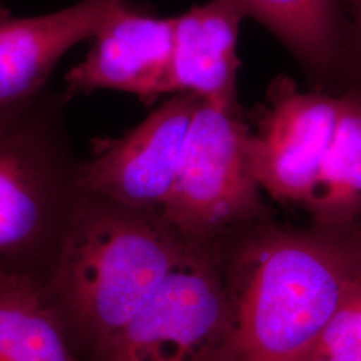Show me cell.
<instances>
[{
	"mask_svg": "<svg viewBox=\"0 0 361 361\" xmlns=\"http://www.w3.org/2000/svg\"><path fill=\"white\" fill-rule=\"evenodd\" d=\"M44 284L83 361H213L226 326L214 243L91 194Z\"/></svg>",
	"mask_w": 361,
	"mask_h": 361,
	"instance_id": "6da1fadb",
	"label": "cell"
},
{
	"mask_svg": "<svg viewBox=\"0 0 361 361\" xmlns=\"http://www.w3.org/2000/svg\"><path fill=\"white\" fill-rule=\"evenodd\" d=\"M90 50L65 75L66 101L97 90L129 92L147 106L169 94L173 18L119 0L91 37Z\"/></svg>",
	"mask_w": 361,
	"mask_h": 361,
	"instance_id": "52a82bcc",
	"label": "cell"
},
{
	"mask_svg": "<svg viewBox=\"0 0 361 361\" xmlns=\"http://www.w3.org/2000/svg\"><path fill=\"white\" fill-rule=\"evenodd\" d=\"M119 0H80L61 11L0 22V104L47 87L54 67L91 39Z\"/></svg>",
	"mask_w": 361,
	"mask_h": 361,
	"instance_id": "ba28073f",
	"label": "cell"
},
{
	"mask_svg": "<svg viewBox=\"0 0 361 361\" xmlns=\"http://www.w3.org/2000/svg\"><path fill=\"white\" fill-rule=\"evenodd\" d=\"M245 18L269 30L290 52L314 86L323 89L335 59L340 0H232Z\"/></svg>",
	"mask_w": 361,
	"mask_h": 361,
	"instance_id": "8fae6325",
	"label": "cell"
},
{
	"mask_svg": "<svg viewBox=\"0 0 361 361\" xmlns=\"http://www.w3.org/2000/svg\"><path fill=\"white\" fill-rule=\"evenodd\" d=\"M214 244L228 319L213 361H310L361 280L360 225L290 229L264 213Z\"/></svg>",
	"mask_w": 361,
	"mask_h": 361,
	"instance_id": "7a4b0ae2",
	"label": "cell"
},
{
	"mask_svg": "<svg viewBox=\"0 0 361 361\" xmlns=\"http://www.w3.org/2000/svg\"><path fill=\"white\" fill-rule=\"evenodd\" d=\"M249 123V157L262 192L325 228L360 225L361 94L279 75Z\"/></svg>",
	"mask_w": 361,
	"mask_h": 361,
	"instance_id": "3957f363",
	"label": "cell"
},
{
	"mask_svg": "<svg viewBox=\"0 0 361 361\" xmlns=\"http://www.w3.org/2000/svg\"><path fill=\"white\" fill-rule=\"evenodd\" d=\"M341 23L325 90L361 94V0H340Z\"/></svg>",
	"mask_w": 361,
	"mask_h": 361,
	"instance_id": "7c38bea8",
	"label": "cell"
},
{
	"mask_svg": "<svg viewBox=\"0 0 361 361\" xmlns=\"http://www.w3.org/2000/svg\"><path fill=\"white\" fill-rule=\"evenodd\" d=\"M310 361H361V359H349V357H316Z\"/></svg>",
	"mask_w": 361,
	"mask_h": 361,
	"instance_id": "5bb4252c",
	"label": "cell"
},
{
	"mask_svg": "<svg viewBox=\"0 0 361 361\" xmlns=\"http://www.w3.org/2000/svg\"><path fill=\"white\" fill-rule=\"evenodd\" d=\"M200 99L192 92L171 94L138 126L101 143L91 158L80 161V192L158 214L176 178Z\"/></svg>",
	"mask_w": 361,
	"mask_h": 361,
	"instance_id": "8992f818",
	"label": "cell"
},
{
	"mask_svg": "<svg viewBox=\"0 0 361 361\" xmlns=\"http://www.w3.org/2000/svg\"><path fill=\"white\" fill-rule=\"evenodd\" d=\"M247 142L249 123L238 101L201 98L159 219L186 238L214 243L267 213Z\"/></svg>",
	"mask_w": 361,
	"mask_h": 361,
	"instance_id": "5b68a950",
	"label": "cell"
},
{
	"mask_svg": "<svg viewBox=\"0 0 361 361\" xmlns=\"http://www.w3.org/2000/svg\"><path fill=\"white\" fill-rule=\"evenodd\" d=\"M63 92L0 104V268L46 277L82 192Z\"/></svg>",
	"mask_w": 361,
	"mask_h": 361,
	"instance_id": "277c9868",
	"label": "cell"
},
{
	"mask_svg": "<svg viewBox=\"0 0 361 361\" xmlns=\"http://www.w3.org/2000/svg\"><path fill=\"white\" fill-rule=\"evenodd\" d=\"M0 361H83L40 274L0 268Z\"/></svg>",
	"mask_w": 361,
	"mask_h": 361,
	"instance_id": "30bf717a",
	"label": "cell"
},
{
	"mask_svg": "<svg viewBox=\"0 0 361 361\" xmlns=\"http://www.w3.org/2000/svg\"><path fill=\"white\" fill-rule=\"evenodd\" d=\"M245 15L232 0H209L173 18L169 94L235 102L237 42Z\"/></svg>",
	"mask_w": 361,
	"mask_h": 361,
	"instance_id": "9c48e42d",
	"label": "cell"
},
{
	"mask_svg": "<svg viewBox=\"0 0 361 361\" xmlns=\"http://www.w3.org/2000/svg\"><path fill=\"white\" fill-rule=\"evenodd\" d=\"M11 15H10V11L4 7V6H1L0 4V22H3V20H6V19H8Z\"/></svg>",
	"mask_w": 361,
	"mask_h": 361,
	"instance_id": "9a60e30c",
	"label": "cell"
},
{
	"mask_svg": "<svg viewBox=\"0 0 361 361\" xmlns=\"http://www.w3.org/2000/svg\"><path fill=\"white\" fill-rule=\"evenodd\" d=\"M316 357L361 359V280L336 307L310 356Z\"/></svg>",
	"mask_w": 361,
	"mask_h": 361,
	"instance_id": "4fadbf2b",
	"label": "cell"
}]
</instances>
